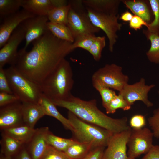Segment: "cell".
I'll return each mask as SVG.
<instances>
[{
  "label": "cell",
  "mask_w": 159,
  "mask_h": 159,
  "mask_svg": "<svg viewBox=\"0 0 159 159\" xmlns=\"http://www.w3.org/2000/svg\"><path fill=\"white\" fill-rule=\"evenodd\" d=\"M29 51L20 49L15 65L28 78L39 85L61 61L73 50L72 43L59 39L49 30L32 42Z\"/></svg>",
  "instance_id": "cell-1"
},
{
  "label": "cell",
  "mask_w": 159,
  "mask_h": 159,
  "mask_svg": "<svg viewBox=\"0 0 159 159\" xmlns=\"http://www.w3.org/2000/svg\"><path fill=\"white\" fill-rule=\"evenodd\" d=\"M57 106L63 107L87 123L103 128L113 134L131 128L127 124V118L110 117L97 107L96 100H85L71 94L64 100H52Z\"/></svg>",
  "instance_id": "cell-2"
},
{
  "label": "cell",
  "mask_w": 159,
  "mask_h": 159,
  "mask_svg": "<svg viewBox=\"0 0 159 159\" xmlns=\"http://www.w3.org/2000/svg\"><path fill=\"white\" fill-rule=\"evenodd\" d=\"M74 82L71 66L64 58L40 86L42 93L51 100H64L72 94Z\"/></svg>",
  "instance_id": "cell-3"
},
{
  "label": "cell",
  "mask_w": 159,
  "mask_h": 159,
  "mask_svg": "<svg viewBox=\"0 0 159 159\" xmlns=\"http://www.w3.org/2000/svg\"><path fill=\"white\" fill-rule=\"evenodd\" d=\"M67 118L72 127V138L78 142L89 144L93 148L107 147L113 134L106 129L82 120L69 111Z\"/></svg>",
  "instance_id": "cell-4"
},
{
  "label": "cell",
  "mask_w": 159,
  "mask_h": 159,
  "mask_svg": "<svg viewBox=\"0 0 159 159\" xmlns=\"http://www.w3.org/2000/svg\"><path fill=\"white\" fill-rule=\"evenodd\" d=\"M5 70L13 93L21 102L38 103L42 93L39 85L23 75L15 65H10Z\"/></svg>",
  "instance_id": "cell-5"
},
{
  "label": "cell",
  "mask_w": 159,
  "mask_h": 159,
  "mask_svg": "<svg viewBox=\"0 0 159 159\" xmlns=\"http://www.w3.org/2000/svg\"><path fill=\"white\" fill-rule=\"evenodd\" d=\"M70 6L68 13L67 25L74 39L85 34H95L100 29L94 26L88 16L86 7L82 0L69 1Z\"/></svg>",
  "instance_id": "cell-6"
},
{
  "label": "cell",
  "mask_w": 159,
  "mask_h": 159,
  "mask_svg": "<svg viewBox=\"0 0 159 159\" xmlns=\"http://www.w3.org/2000/svg\"><path fill=\"white\" fill-rule=\"evenodd\" d=\"M92 85L97 84L121 91L127 84L128 76L122 72V67L115 64H107L100 68L92 76Z\"/></svg>",
  "instance_id": "cell-7"
},
{
  "label": "cell",
  "mask_w": 159,
  "mask_h": 159,
  "mask_svg": "<svg viewBox=\"0 0 159 159\" xmlns=\"http://www.w3.org/2000/svg\"><path fill=\"white\" fill-rule=\"evenodd\" d=\"M85 7L92 24L105 33L108 39L109 50L113 52L114 46L118 38L117 33L121 29L122 26V24L118 21L119 15L98 12Z\"/></svg>",
  "instance_id": "cell-8"
},
{
  "label": "cell",
  "mask_w": 159,
  "mask_h": 159,
  "mask_svg": "<svg viewBox=\"0 0 159 159\" xmlns=\"http://www.w3.org/2000/svg\"><path fill=\"white\" fill-rule=\"evenodd\" d=\"M153 137L152 132L147 128L132 129L127 144L129 158L135 159L141 154H146L153 145Z\"/></svg>",
  "instance_id": "cell-9"
},
{
  "label": "cell",
  "mask_w": 159,
  "mask_h": 159,
  "mask_svg": "<svg viewBox=\"0 0 159 159\" xmlns=\"http://www.w3.org/2000/svg\"><path fill=\"white\" fill-rule=\"evenodd\" d=\"M25 32L20 25L12 33L5 44L0 48V67L6 64L15 65L18 58V47L25 39Z\"/></svg>",
  "instance_id": "cell-10"
},
{
  "label": "cell",
  "mask_w": 159,
  "mask_h": 159,
  "mask_svg": "<svg viewBox=\"0 0 159 159\" xmlns=\"http://www.w3.org/2000/svg\"><path fill=\"white\" fill-rule=\"evenodd\" d=\"M155 87V85L153 84L146 85L145 79L141 78L139 81L134 83L127 84L119 94L131 106L135 102L140 101L147 107H150L153 106L154 104L149 100L148 93Z\"/></svg>",
  "instance_id": "cell-11"
},
{
  "label": "cell",
  "mask_w": 159,
  "mask_h": 159,
  "mask_svg": "<svg viewBox=\"0 0 159 159\" xmlns=\"http://www.w3.org/2000/svg\"><path fill=\"white\" fill-rule=\"evenodd\" d=\"M131 130L130 128L112 135L105 150L102 159H129L127 146Z\"/></svg>",
  "instance_id": "cell-12"
},
{
  "label": "cell",
  "mask_w": 159,
  "mask_h": 159,
  "mask_svg": "<svg viewBox=\"0 0 159 159\" xmlns=\"http://www.w3.org/2000/svg\"><path fill=\"white\" fill-rule=\"evenodd\" d=\"M48 21L47 16H35L26 19L21 24L25 32L26 41L24 47L21 49L26 50L31 42L49 30L47 25Z\"/></svg>",
  "instance_id": "cell-13"
},
{
  "label": "cell",
  "mask_w": 159,
  "mask_h": 159,
  "mask_svg": "<svg viewBox=\"0 0 159 159\" xmlns=\"http://www.w3.org/2000/svg\"><path fill=\"white\" fill-rule=\"evenodd\" d=\"M35 16L23 9L3 19L0 25V48L5 44L12 33L23 22Z\"/></svg>",
  "instance_id": "cell-14"
},
{
  "label": "cell",
  "mask_w": 159,
  "mask_h": 159,
  "mask_svg": "<svg viewBox=\"0 0 159 159\" xmlns=\"http://www.w3.org/2000/svg\"><path fill=\"white\" fill-rule=\"evenodd\" d=\"M22 103L18 101L0 107V128L1 130L24 125Z\"/></svg>",
  "instance_id": "cell-15"
},
{
  "label": "cell",
  "mask_w": 159,
  "mask_h": 159,
  "mask_svg": "<svg viewBox=\"0 0 159 159\" xmlns=\"http://www.w3.org/2000/svg\"><path fill=\"white\" fill-rule=\"evenodd\" d=\"M49 130L48 127L37 128V130L26 148L32 159H41L49 145L46 138Z\"/></svg>",
  "instance_id": "cell-16"
},
{
  "label": "cell",
  "mask_w": 159,
  "mask_h": 159,
  "mask_svg": "<svg viewBox=\"0 0 159 159\" xmlns=\"http://www.w3.org/2000/svg\"><path fill=\"white\" fill-rule=\"evenodd\" d=\"M61 4L60 0H23L22 7L36 16H47L51 10Z\"/></svg>",
  "instance_id": "cell-17"
},
{
  "label": "cell",
  "mask_w": 159,
  "mask_h": 159,
  "mask_svg": "<svg viewBox=\"0 0 159 159\" xmlns=\"http://www.w3.org/2000/svg\"><path fill=\"white\" fill-rule=\"evenodd\" d=\"M21 102L22 115L24 124L34 128L37 121L45 115L44 111L38 103Z\"/></svg>",
  "instance_id": "cell-18"
},
{
  "label": "cell",
  "mask_w": 159,
  "mask_h": 159,
  "mask_svg": "<svg viewBox=\"0 0 159 159\" xmlns=\"http://www.w3.org/2000/svg\"><path fill=\"white\" fill-rule=\"evenodd\" d=\"M85 6L98 12L117 15L122 0H82Z\"/></svg>",
  "instance_id": "cell-19"
},
{
  "label": "cell",
  "mask_w": 159,
  "mask_h": 159,
  "mask_svg": "<svg viewBox=\"0 0 159 159\" xmlns=\"http://www.w3.org/2000/svg\"><path fill=\"white\" fill-rule=\"evenodd\" d=\"M38 103L43 108L45 115L54 117L58 120L65 128L72 130V126L68 118L63 116L58 110L56 106L51 99L42 93L39 97Z\"/></svg>",
  "instance_id": "cell-20"
},
{
  "label": "cell",
  "mask_w": 159,
  "mask_h": 159,
  "mask_svg": "<svg viewBox=\"0 0 159 159\" xmlns=\"http://www.w3.org/2000/svg\"><path fill=\"white\" fill-rule=\"evenodd\" d=\"M127 8L130 9L135 15L141 18L149 24L152 20V14L147 1L141 0H122Z\"/></svg>",
  "instance_id": "cell-21"
},
{
  "label": "cell",
  "mask_w": 159,
  "mask_h": 159,
  "mask_svg": "<svg viewBox=\"0 0 159 159\" xmlns=\"http://www.w3.org/2000/svg\"><path fill=\"white\" fill-rule=\"evenodd\" d=\"M37 130L24 125L1 131L2 132L14 138L25 145L30 141Z\"/></svg>",
  "instance_id": "cell-22"
},
{
  "label": "cell",
  "mask_w": 159,
  "mask_h": 159,
  "mask_svg": "<svg viewBox=\"0 0 159 159\" xmlns=\"http://www.w3.org/2000/svg\"><path fill=\"white\" fill-rule=\"evenodd\" d=\"M0 144L1 153L11 157L18 154L24 145L14 138L2 132Z\"/></svg>",
  "instance_id": "cell-23"
},
{
  "label": "cell",
  "mask_w": 159,
  "mask_h": 159,
  "mask_svg": "<svg viewBox=\"0 0 159 159\" xmlns=\"http://www.w3.org/2000/svg\"><path fill=\"white\" fill-rule=\"evenodd\" d=\"M143 32L151 43L150 47L146 52V57L150 62L159 64V34L144 29Z\"/></svg>",
  "instance_id": "cell-24"
},
{
  "label": "cell",
  "mask_w": 159,
  "mask_h": 159,
  "mask_svg": "<svg viewBox=\"0 0 159 159\" xmlns=\"http://www.w3.org/2000/svg\"><path fill=\"white\" fill-rule=\"evenodd\" d=\"M47 25L49 30L58 38L72 43L74 42V39L67 25L48 21Z\"/></svg>",
  "instance_id": "cell-25"
},
{
  "label": "cell",
  "mask_w": 159,
  "mask_h": 159,
  "mask_svg": "<svg viewBox=\"0 0 159 159\" xmlns=\"http://www.w3.org/2000/svg\"><path fill=\"white\" fill-rule=\"evenodd\" d=\"M93 148L89 144L76 141L64 153L71 159H82Z\"/></svg>",
  "instance_id": "cell-26"
},
{
  "label": "cell",
  "mask_w": 159,
  "mask_h": 159,
  "mask_svg": "<svg viewBox=\"0 0 159 159\" xmlns=\"http://www.w3.org/2000/svg\"><path fill=\"white\" fill-rule=\"evenodd\" d=\"M70 7L68 2L67 5L53 8L49 12L47 16L49 21L67 25Z\"/></svg>",
  "instance_id": "cell-27"
},
{
  "label": "cell",
  "mask_w": 159,
  "mask_h": 159,
  "mask_svg": "<svg viewBox=\"0 0 159 159\" xmlns=\"http://www.w3.org/2000/svg\"><path fill=\"white\" fill-rule=\"evenodd\" d=\"M46 138L49 145L64 152L71 145L76 141L73 138L67 139L57 136L49 130L47 132Z\"/></svg>",
  "instance_id": "cell-28"
},
{
  "label": "cell",
  "mask_w": 159,
  "mask_h": 159,
  "mask_svg": "<svg viewBox=\"0 0 159 159\" xmlns=\"http://www.w3.org/2000/svg\"><path fill=\"white\" fill-rule=\"evenodd\" d=\"M23 0H0V18L3 19L19 11Z\"/></svg>",
  "instance_id": "cell-29"
},
{
  "label": "cell",
  "mask_w": 159,
  "mask_h": 159,
  "mask_svg": "<svg viewBox=\"0 0 159 159\" xmlns=\"http://www.w3.org/2000/svg\"><path fill=\"white\" fill-rule=\"evenodd\" d=\"M131 106L130 105L123 97L118 94L105 107L106 113L113 114L119 109L124 111L130 109Z\"/></svg>",
  "instance_id": "cell-30"
},
{
  "label": "cell",
  "mask_w": 159,
  "mask_h": 159,
  "mask_svg": "<svg viewBox=\"0 0 159 159\" xmlns=\"http://www.w3.org/2000/svg\"><path fill=\"white\" fill-rule=\"evenodd\" d=\"M97 37L95 34H87L77 37L72 43V49L74 50L77 48H79L88 51Z\"/></svg>",
  "instance_id": "cell-31"
},
{
  "label": "cell",
  "mask_w": 159,
  "mask_h": 159,
  "mask_svg": "<svg viewBox=\"0 0 159 159\" xmlns=\"http://www.w3.org/2000/svg\"><path fill=\"white\" fill-rule=\"evenodd\" d=\"M105 40V36H97L87 51L96 61H99L101 57L102 51L106 45Z\"/></svg>",
  "instance_id": "cell-32"
},
{
  "label": "cell",
  "mask_w": 159,
  "mask_h": 159,
  "mask_svg": "<svg viewBox=\"0 0 159 159\" xmlns=\"http://www.w3.org/2000/svg\"><path fill=\"white\" fill-rule=\"evenodd\" d=\"M154 17L153 20L148 24L147 29L152 33L159 34V0H149Z\"/></svg>",
  "instance_id": "cell-33"
},
{
  "label": "cell",
  "mask_w": 159,
  "mask_h": 159,
  "mask_svg": "<svg viewBox=\"0 0 159 159\" xmlns=\"http://www.w3.org/2000/svg\"><path fill=\"white\" fill-rule=\"evenodd\" d=\"M93 85L100 95L104 108L117 95L115 92L111 89L97 84Z\"/></svg>",
  "instance_id": "cell-34"
},
{
  "label": "cell",
  "mask_w": 159,
  "mask_h": 159,
  "mask_svg": "<svg viewBox=\"0 0 159 159\" xmlns=\"http://www.w3.org/2000/svg\"><path fill=\"white\" fill-rule=\"evenodd\" d=\"M148 121L154 137L159 138V107L153 110V115L148 118Z\"/></svg>",
  "instance_id": "cell-35"
},
{
  "label": "cell",
  "mask_w": 159,
  "mask_h": 159,
  "mask_svg": "<svg viewBox=\"0 0 159 159\" xmlns=\"http://www.w3.org/2000/svg\"><path fill=\"white\" fill-rule=\"evenodd\" d=\"M41 159H71L64 152L49 145Z\"/></svg>",
  "instance_id": "cell-36"
},
{
  "label": "cell",
  "mask_w": 159,
  "mask_h": 159,
  "mask_svg": "<svg viewBox=\"0 0 159 159\" xmlns=\"http://www.w3.org/2000/svg\"><path fill=\"white\" fill-rule=\"evenodd\" d=\"M146 125L145 116L141 114H136L132 116L130 120V127L135 130L142 129Z\"/></svg>",
  "instance_id": "cell-37"
},
{
  "label": "cell",
  "mask_w": 159,
  "mask_h": 159,
  "mask_svg": "<svg viewBox=\"0 0 159 159\" xmlns=\"http://www.w3.org/2000/svg\"><path fill=\"white\" fill-rule=\"evenodd\" d=\"M0 92L13 94L10 88L5 69L0 67Z\"/></svg>",
  "instance_id": "cell-38"
},
{
  "label": "cell",
  "mask_w": 159,
  "mask_h": 159,
  "mask_svg": "<svg viewBox=\"0 0 159 159\" xmlns=\"http://www.w3.org/2000/svg\"><path fill=\"white\" fill-rule=\"evenodd\" d=\"M18 101L19 98L14 94L0 92V107Z\"/></svg>",
  "instance_id": "cell-39"
},
{
  "label": "cell",
  "mask_w": 159,
  "mask_h": 159,
  "mask_svg": "<svg viewBox=\"0 0 159 159\" xmlns=\"http://www.w3.org/2000/svg\"><path fill=\"white\" fill-rule=\"evenodd\" d=\"M105 148L100 147L92 149L82 159H102Z\"/></svg>",
  "instance_id": "cell-40"
},
{
  "label": "cell",
  "mask_w": 159,
  "mask_h": 159,
  "mask_svg": "<svg viewBox=\"0 0 159 159\" xmlns=\"http://www.w3.org/2000/svg\"><path fill=\"white\" fill-rule=\"evenodd\" d=\"M148 25V24L144 21L141 18L135 15L129 23L130 27L135 31L140 29L143 25L147 27Z\"/></svg>",
  "instance_id": "cell-41"
},
{
  "label": "cell",
  "mask_w": 159,
  "mask_h": 159,
  "mask_svg": "<svg viewBox=\"0 0 159 159\" xmlns=\"http://www.w3.org/2000/svg\"><path fill=\"white\" fill-rule=\"evenodd\" d=\"M141 159H159V146L153 145Z\"/></svg>",
  "instance_id": "cell-42"
},
{
  "label": "cell",
  "mask_w": 159,
  "mask_h": 159,
  "mask_svg": "<svg viewBox=\"0 0 159 159\" xmlns=\"http://www.w3.org/2000/svg\"><path fill=\"white\" fill-rule=\"evenodd\" d=\"M17 159H32L24 145L18 153Z\"/></svg>",
  "instance_id": "cell-43"
},
{
  "label": "cell",
  "mask_w": 159,
  "mask_h": 159,
  "mask_svg": "<svg viewBox=\"0 0 159 159\" xmlns=\"http://www.w3.org/2000/svg\"><path fill=\"white\" fill-rule=\"evenodd\" d=\"M133 15L129 12L126 11L122 14L119 17L120 19L125 22L130 21L133 17Z\"/></svg>",
  "instance_id": "cell-44"
},
{
  "label": "cell",
  "mask_w": 159,
  "mask_h": 159,
  "mask_svg": "<svg viewBox=\"0 0 159 159\" xmlns=\"http://www.w3.org/2000/svg\"><path fill=\"white\" fill-rule=\"evenodd\" d=\"M0 159H12V157L5 156L1 154L0 156Z\"/></svg>",
  "instance_id": "cell-45"
},
{
  "label": "cell",
  "mask_w": 159,
  "mask_h": 159,
  "mask_svg": "<svg viewBox=\"0 0 159 159\" xmlns=\"http://www.w3.org/2000/svg\"><path fill=\"white\" fill-rule=\"evenodd\" d=\"M158 94L159 95V91H158Z\"/></svg>",
  "instance_id": "cell-46"
},
{
  "label": "cell",
  "mask_w": 159,
  "mask_h": 159,
  "mask_svg": "<svg viewBox=\"0 0 159 159\" xmlns=\"http://www.w3.org/2000/svg\"></svg>",
  "instance_id": "cell-47"
}]
</instances>
